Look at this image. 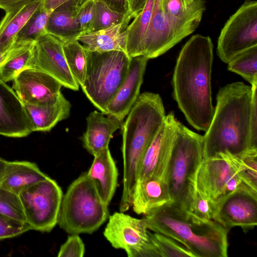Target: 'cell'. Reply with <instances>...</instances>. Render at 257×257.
<instances>
[{
    "label": "cell",
    "instance_id": "cell-1",
    "mask_svg": "<svg viewBox=\"0 0 257 257\" xmlns=\"http://www.w3.org/2000/svg\"><path fill=\"white\" fill-rule=\"evenodd\" d=\"M213 45L209 36L196 34L182 47L175 67L173 96L189 123L206 132L214 113L211 75Z\"/></svg>",
    "mask_w": 257,
    "mask_h": 257
},
{
    "label": "cell",
    "instance_id": "cell-2",
    "mask_svg": "<svg viewBox=\"0 0 257 257\" xmlns=\"http://www.w3.org/2000/svg\"><path fill=\"white\" fill-rule=\"evenodd\" d=\"M251 86L242 82L220 88L211 123L203 138V159L220 154L237 156L250 148Z\"/></svg>",
    "mask_w": 257,
    "mask_h": 257
},
{
    "label": "cell",
    "instance_id": "cell-3",
    "mask_svg": "<svg viewBox=\"0 0 257 257\" xmlns=\"http://www.w3.org/2000/svg\"><path fill=\"white\" fill-rule=\"evenodd\" d=\"M148 229L178 241L194 257H227L229 229L169 203L142 218Z\"/></svg>",
    "mask_w": 257,
    "mask_h": 257
},
{
    "label": "cell",
    "instance_id": "cell-4",
    "mask_svg": "<svg viewBox=\"0 0 257 257\" xmlns=\"http://www.w3.org/2000/svg\"><path fill=\"white\" fill-rule=\"evenodd\" d=\"M126 116L122 126L123 177L119 211L122 212L132 206L140 160L166 115L160 96L145 92L140 94Z\"/></svg>",
    "mask_w": 257,
    "mask_h": 257
},
{
    "label": "cell",
    "instance_id": "cell-5",
    "mask_svg": "<svg viewBox=\"0 0 257 257\" xmlns=\"http://www.w3.org/2000/svg\"><path fill=\"white\" fill-rule=\"evenodd\" d=\"M203 138L179 122L166 181L171 203L189 211L196 190L195 182L203 158Z\"/></svg>",
    "mask_w": 257,
    "mask_h": 257
},
{
    "label": "cell",
    "instance_id": "cell-6",
    "mask_svg": "<svg viewBox=\"0 0 257 257\" xmlns=\"http://www.w3.org/2000/svg\"><path fill=\"white\" fill-rule=\"evenodd\" d=\"M107 206L85 172L70 184L63 196L58 224L71 234L92 233L107 219Z\"/></svg>",
    "mask_w": 257,
    "mask_h": 257
},
{
    "label": "cell",
    "instance_id": "cell-7",
    "mask_svg": "<svg viewBox=\"0 0 257 257\" xmlns=\"http://www.w3.org/2000/svg\"><path fill=\"white\" fill-rule=\"evenodd\" d=\"M86 51V71L81 87L94 106L106 115L107 105L128 74L132 58L120 51Z\"/></svg>",
    "mask_w": 257,
    "mask_h": 257
},
{
    "label": "cell",
    "instance_id": "cell-8",
    "mask_svg": "<svg viewBox=\"0 0 257 257\" xmlns=\"http://www.w3.org/2000/svg\"><path fill=\"white\" fill-rule=\"evenodd\" d=\"M195 186L216 204L217 212L224 201L235 193L257 197V190L243 183L232 155L228 153L203 159L197 171Z\"/></svg>",
    "mask_w": 257,
    "mask_h": 257
},
{
    "label": "cell",
    "instance_id": "cell-9",
    "mask_svg": "<svg viewBox=\"0 0 257 257\" xmlns=\"http://www.w3.org/2000/svg\"><path fill=\"white\" fill-rule=\"evenodd\" d=\"M27 223L31 230L50 232L58 223L63 192L50 177L19 194Z\"/></svg>",
    "mask_w": 257,
    "mask_h": 257
},
{
    "label": "cell",
    "instance_id": "cell-10",
    "mask_svg": "<svg viewBox=\"0 0 257 257\" xmlns=\"http://www.w3.org/2000/svg\"><path fill=\"white\" fill-rule=\"evenodd\" d=\"M257 46V2L247 0L229 18L222 28L217 52L228 63L241 52Z\"/></svg>",
    "mask_w": 257,
    "mask_h": 257
},
{
    "label": "cell",
    "instance_id": "cell-11",
    "mask_svg": "<svg viewBox=\"0 0 257 257\" xmlns=\"http://www.w3.org/2000/svg\"><path fill=\"white\" fill-rule=\"evenodd\" d=\"M103 235L114 248L124 250L128 257H158L142 219L115 212L109 217Z\"/></svg>",
    "mask_w": 257,
    "mask_h": 257
},
{
    "label": "cell",
    "instance_id": "cell-12",
    "mask_svg": "<svg viewBox=\"0 0 257 257\" xmlns=\"http://www.w3.org/2000/svg\"><path fill=\"white\" fill-rule=\"evenodd\" d=\"M179 122L173 112L166 116L159 132L143 153L136 182L153 177L166 181Z\"/></svg>",
    "mask_w": 257,
    "mask_h": 257
},
{
    "label": "cell",
    "instance_id": "cell-13",
    "mask_svg": "<svg viewBox=\"0 0 257 257\" xmlns=\"http://www.w3.org/2000/svg\"><path fill=\"white\" fill-rule=\"evenodd\" d=\"M63 41L46 33L35 42L29 67L41 70L58 80L63 86L77 91L79 85L72 75L65 57Z\"/></svg>",
    "mask_w": 257,
    "mask_h": 257
},
{
    "label": "cell",
    "instance_id": "cell-14",
    "mask_svg": "<svg viewBox=\"0 0 257 257\" xmlns=\"http://www.w3.org/2000/svg\"><path fill=\"white\" fill-rule=\"evenodd\" d=\"M13 89L24 104L44 105L57 100L62 85L50 75L27 67L14 79Z\"/></svg>",
    "mask_w": 257,
    "mask_h": 257
},
{
    "label": "cell",
    "instance_id": "cell-15",
    "mask_svg": "<svg viewBox=\"0 0 257 257\" xmlns=\"http://www.w3.org/2000/svg\"><path fill=\"white\" fill-rule=\"evenodd\" d=\"M162 4L176 44L196 29L206 9L205 0H162Z\"/></svg>",
    "mask_w": 257,
    "mask_h": 257
},
{
    "label": "cell",
    "instance_id": "cell-16",
    "mask_svg": "<svg viewBox=\"0 0 257 257\" xmlns=\"http://www.w3.org/2000/svg\"><path fill=\"white\" fill-rule=\"evenodd\" d=\"M149 59L139 56L132 58L128 74L107 106L106 115L121 122L140 95Z\"/></svg>",
    "mask_w": 257,
    "mask_h": 257
},
{
    "label": "cell",
    "instance_id": "cell-17",
    "mask_svg": "<svg viewBox=\"0 0 257 257\" xmlns=\"http://www.w3.org/2000/svg\"><path fill=\"white\" fill-rule=\"evenodd\" d=\"M215 221L230 230L241 227L244 232L257 225V197L237 192L228 197L219 208Z\"/></svg>",
    "mask_w": 257,
    "mask_h": 257
},
{
    "label": "cell",
    "instance_id": "cell-18",
    "mask_svg": "<svg viewBox=\"0 0 257 257\" xmlns=\"http://www.w3.org/2000/svg\"><path fill=\"white\" fill-rule=\"evenodd\" d=\"M31 133L23 103L13 89L0 80V135L23 138Z\"/></svg>",
    "mask_w": 257,
    "mask_h": 257
},
{
    "label": "cell",
    "instance_id": "cell-19",
    "mask_svg": "<svg viewBox=\"0 0 257 257\" xmlns=\"http://www.w3.org/2000/svg\"><path fill=\"white\" fill-rule=\"evenodd\" d=\"M162 1L154 0L143 42L142 56L149 59L162 55L177 44L165 17Z\"/></svg>",
    "mask_w": 257,
    "mask_h": 257
},
{
    "label": "cell",
    "instance_id": "cell-20",
    "mask_svg": "<svg viewBox=\"0 0 257 257\" xmlns=\"http://www.w3.org/2000/svg\"><path fill=\"white\" fill-rule=\"evenodd\" d=\"M170 202L169 189L165 179L153 177L136 182L131 206L137 214L145 215L151 210Z\"/></svg>",
    "mask_w": 257,
    "mask_h": 257
},
{
    "label": "cell",
    "instance_id": "cell-21",
    "mask_svg": "<svg viewBox=\"0 0 257 257\" xmlns=\"http://www.w3.org/2000/svg\"><path fill=\"white\" fill-rule=\"evenodd\" d=\"M87 174L102 201L109 204L117 184L118 171L108 148L94 156Z\"/></svg>",
    "mask_w": 257,
    "mask_h": 257
},
{
    "label": "cell",
    "instance_id": "cell-22",
    "mask_svg": "<svg viewBox=\"0 0 257 257\" xmlns=\"http://www.w3.org/2000/svg\"><path fill=\"white\" fill-rule=\"evenodd\" d=\"M29 126L33 132H49L70 114L71 104L62 92L57 100L44 105L24 104Z\"/></svg>",
    "mask_w": 257,
    "mask_h": 257
},
{
    "label": "cell",
    "instance_id": "cell-23",
    "mask_svg": "<svg viewBox=\"0 0 257 257\" xmlns=\"http://www.w3.org/2000/svg\"><path fill=\"white\" fill-rule=\"evenodd\" d=\"M118 120L94 110L86 118V130L81 140L84 148L93 156L108 148L113 133L120 127Z\"/></svg>",
    "mask_w": 257,
    "mask_h": 257
},
{
    "label": "cell",
    "instance_id": "cell-24",
    "mask_svg": "<svg viewBox=\"0 0 257 257\" xmlns=\"http://www.w3.org/2000/svg\"><path fill=\"white\" fill-rule=\"evenodd\" d=\"M127 25L121 23L109 28L80 34L76 40L90 51L104 52L120 51L126 53Z\"/></svg>",
    "mask_w": 257,
    "mask_h": 257
},
{
    "label": "cell",
    "instance_id": "cell-25",
    "mask_svg": "<svg viewBox=\"0 0 257 257\" xmlns=\"http://www.w3.org/2000/svg\"><path fill=\"white\" fill-rule=\"evenodd\" d=\"M49 177L34 163L8 161L0 185L19 195L26 188Z\"/></svg>",
    "mask_w": 257,
    "mask_h": 257
},
{
    "label": "cell",
    "instance_id": "cell-26",
    "mask_svg": "<svg viewBox=\"0 0 257 257\" xmlns=\"http://www.w3.org/2000/svg\"><path fill=\"white\" fill-rule=\"evenodd\" d=\"M43 3L44 0H31L5 12L0 22V52L7 51L14 45L20 31Z\"/></svg>",
    "mask_w": 257,
    "mask_h": 257
},
{
    "label": "cell",
    "instance_id": "cell-27",
    "mask_svg": "<svg viewBox=\"0 0 257 257\" xmlns=\"http://www.w3.org/2000/svg\"><path fill=\"white\" fill-rule=\"evenodd\" d=\"M79 7L74 2H69L51 12L47 24V33L63 41L76 39L81 34L76 16Z\"/></svg>",
    "mask_w": 257,
    "mask_h": 257
},
{
    "label": "cell",
    "instance_id": "cell-28",
    "mask_svg": "<svg viewBox=\"0 0 257 257\" xmlns=\"http://www.w3.org/2000/svg\"><path fill=\"white\" fill-rule=\"evenodd\" d=\"M154 0H147L144 8L125 30L126 53L131 58L142 56L146 33L151 17Z\"/></svg>",
    "mask_w": 257,
    "mask_h": 257
},
{
    "label": "cell",
    "instance_id": "cell-29",
    "mask_svg": "<svg viewBox=\"0 0 257 257\" xmlns=\"http://www.w3.org/2000/svg\"><path fill=\"white\" fill-rule=\"evenodd\" d=\"M35 43H15L10 49L8 58L0 66V80L6 83L12 81L20 72L29 67Z\"/></svg>",
    "mask_w": 257,
    "mask_h": 257
},
{
    "label": "cell",
    "instance_id": "cell-30",
    "mask_svg": "<svg viewBox=\"0 0 257 257\" xmlns=\"http://www.w3.org/2000/svg\"><path fill=\"white\" fill-rule=\"evenodd\" d=\"M63 49L69 70L81 86L84 81L86 71V49L75 39L64 41Z\"/></svg>",
    "mask_w": 257,
    "mask_h": 257
},
{
    "label": "cell",
    "instance_id": "cell-31",
    "mask_svg": "<svg viewBox=\"0 0 257 257\" xmlns=\"http://www.w3.org/2000/svg\"><path fill=\"white\" fill-rule=\"evenodd\" d=\"M227 64L229 71L240 75L251 85L257 83V46L236 55Z\"/></svg>",
    "mask_w": 257,
    "mask_h": 257
},
{
    "label": "cell",
    "instance_id": "cell-32",
    "mask_svg": "<svg viewBox=\"0 0 257 257\" xmlns=\"http://www.w3.org/2000/svg\"><path fill=\"white\" fill-rule=\"evenodd\" d=\"M50 13L45 9L43 4L20 31L17 36L16 43L36 42L39 38L46 34V27Z\"/></svg>",
    "mask_w": 257,
    "mask_h": 257
},
{
    "label": "cell",
    "instance_id": "cell-33",
    "mask_svg": "<svg viewBox=\"0 0 257 257\" xmlns=\"http://www.w3.org/2000/svg\"><path fill=\"white\" fill-rule=\"evenodd\" d=\"M232 157L243 183L257 190V149H249Z\"/></svg>",
    "mask_w": 257,
    "mask_h": 257
},
{
    "label": "cell",
    "instance_id": "cell-34",
    "mask_svg": "<svg viewBox=\"0 0 257 257\" xmlns=\"http://www.w3.org/2000/svg\"><path fill=\"white\" fill-rule=\"evenodd\" d=\"M149 235L157 250L158 257H194L183 244L161 233L149 231Z\"/></svg>",
    "mask_w": 257,
    "mask_h": 257
},
{
    "label": "cell",
    "instance_id": "cell-35",
    "mask_svg": "<svg viewBox=\"0 0 257 257\" xmlns=\"http://www.w3.org/2000/svg\"><path fill=\"white\" fill-rule=\"evenodd\" d=\"M131 20L127 16L110 10L103 2L95 1L92 31L106 29L121 23L128 25Z\"/></svg>",
    "mask_w": 257,
    "mask_h": 257
},
{
    "label": "cell",
    "instance_id": "cell-36",
    "mask_svg": "<svg viewBox=\"0 0 257 257\" xmlns=\"http://www.w3.org/2000/svg\"><path fill=\"white\" fill-rule=\"evenodd\" d=\"M0 214L8 218L27 223L19 195L0 185Z\"/></svg>",
    "mask_w": 257,
    "mask_h": 257
},
{
    "label": "cell",
    "instance_id": "cell-37",
    "mask_svg": "<svg viewBox=\"0 0 257 257\" xmlns=\"http://www.w3.org/2000/svg\"><path fill=\"white\" fill-rule=\"evenodd\" d=\"M189 211L200 218L215 220L217 213V208L210 199L196 189Z\"/></svg>",
    "mask_w": 257,
    "mask_h": 257
},
{
    "label": "cell",
    "instance_id": "cell-38",
    "mask_svg": "<svg viewBox=\"0 0 257 257\" xmlns=\"http://www.w3.org/2000/svg\"><path fill=\"white\" fill-rule=\"evenodd\" d=\"M31 230L27 223L8 218L0 214V240L19 236Z\"/></svg>",
    "mask_w": 257,
    "mask_h": 257
},
{
    "label": "cell",
    "instance_id": "cell-39",
    "mask_svg": "<svg viewBox=\"0 0 257 257\" xmlns=\"http://www.w3.org/2000/svg\"><path fill=\"white\" fill-rule=\"evenodd\" d=\"M94 13V0H86L79 6L76 16L81 34L92 31Z\"/></svg>",
    "mask_w": 257,
    "mask_h": 257
},
{
    "label": "cell",
    "instance_id": "cell-40",
    "mask_svg": "<svg viewBox=\"0 0 257 257\" xmlns=\"http://www.w3.org/2000/svg\"><path fill=\"white\" fill-rule=\"evenodd\" d=\"M85 252L84 244L78 234L69 236L61 246L58 252L59 257H82Z\"/></svg>",
    "mask_w": 257,
    "mask_h": 257
},
{
    "label": "cell",
    "instance_id": "cell-41",
    "mask_svg": "<svg viewBox=\"0 0 257 257\" xmlns=\"http://www.w3.org/2000/svg\"><path fill=\"white\" fill-rule=\"evenodd\" d=\"M252 98L250 122V148L257 149V83L251 85Z\"/></svg>",
    "mask_w": 257,
    "mask_h": 257
},
{
    "label": "cell",
    "instance_id": "cell-42",
    "mask_svg": "<svg viewBox=\"0 0 257 257\" xmlns=\"http://www.w3.org/2000/svg\"><path fill=\"white\" fill-rule=\"evenodd\" d=\"M103 2L110 10L123 14L127 17L130 16L128 0H94ZM132 20V19H131Z\"/></svg>",
    "mask_w": 257,
    "mask_h": 257
},
{
    "label": "cell",
    "instance_id": "cell-43",
    "mask_svg": "<svg viewBox=\"0 0 257 257\" xmlns=\"http://www.w3.org/2000/svg\"><path fill=\"white\" fill-rule=\"evenodd\" d=\"M147 0H128L130 16L134 19L145 7Z\"/></svg>",
    "mask_w": 257,
    "mask_h": 257
},
{
    "label": "cell",
    "instance_id": "cell-44",
    "mask_svg": "<svg viewBox=\"0 0 257 257\" xmlns=\"http://www.w3.org/2000/svg\"><path fill=\"white\" fill-rule=\"evenodd\" d=\"M31 0H0V9L9 11Z\"/></svg>",
    "mask_w": 257,
    "mask_h": 257
},
{
    "label": "cell",
    "instance_id": "cell-45",
    "mask_svg": "<svg viewBox=\"0 0 257 257\" xmlns=\"http://www.w3.org/2000/svg\"><path fill=\"white\" fill-rule=\"evenodd\" d=\"M73 0H44L43 6L45 9L50 12H52L60 6Z\"/></svg>",
    "mask_w": 257,
    "mask_h": 257
},
{
    "label": "cell",
    "instance_id": "cell-46",
    "mask_svg": "<svg viewBox=\"0 0 257 257\" xmlns=\"http://www.w3.org/2000/svg\"><path fill=\"white\" fill-rule=\"evenodd\" d=\"M8 161L0 157V182L3 178Z\"/></svg>",
    "mask_w": 257,
    "mask_h": 257
},
{
    "label": "cell",
    "instance_id": "cell-47",
    "mask_svg": "<svg viewBox=\"0 0 257 257\" xmlns=\"http://www.w3.org/2000/svg\"><path fill=\"white\" fill-rule=\"evenodd\" d=\"M10 50V49L5 52H0V66L3 64V63L6 61V60L8 58Z\"/></svg>",
    "mask_w": 257,
    "mask_h": 257
},
{
    "label": "cell",
    "instance_id": "cell-48",
    "mask_svg": "<svg viewBox=\"0 0 257 257\" xmlns=\"http://www.w3.org/2000/svg\"><path fill=\"white\" fill-rule=\"evenodd\" d=\"M73 2L77 7L81 6L86 0H73Z\"/></svg>",
    "mask_w": 257,
    "mask_h": 257
}]
</instances>
